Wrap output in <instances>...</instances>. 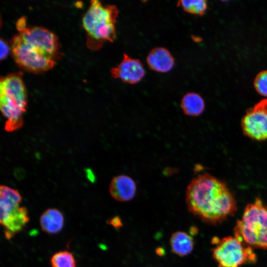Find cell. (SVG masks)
<instances>
[{
	"instance_id": "obj_2",
	"label": "cell",
	"mask_w": 267,
	"mask_h": 267,
	"mask_svg": "<svg viewBox=\"0 0 267 267\" xmlns=\"http://www.w3.org/2000/svg\"><path fill=\"white\" fill-rule=\"evenodd\" d=\"M119 14L115 5L103 4L92 0L84 14L82 22L87 33L88 47L98 50L104 42H113L117 36L116 23Z\"/></svg>"
},
{
	"instance_id": "obj_9",
	"label": "cell",
	"mask_w": 267,
	"mask_h": 267,
	"mask_svg": "<svg viewBox=\"0 0 267 267\" xmlns=\"http://www.w3.org/2000/svg\"><path fill=\"white\" fill-rule=\"evenodd\" d=\"M243 132L256 140L267 139V98L247 111L241 120Z\"/></svg>"
},
{
	"instance_id": "obj_5",
	"label": "cell",
	"mask_w": 267,
	"mask_h": 267,
	"mask_svg": "<svg viewBox=\"0 0 267 267\" xmlns=\"http://www.w3.org/2000/svg\"><path fill=\"white\" fill-rule=\"evenodd\" d=\"M0 195V222L5 237L10 239L23 229L29 221V217L27 209L20 206L22 197L17 190L1 185Z\"/></svg>"
},
{
	"instance_id": "obj_19",
	"label": "cell",
	"mask_w": 267,
	"mask_h": 267,
	"mask_svg": "<svg viewBox=\"0 0 267 267\" xmlns=\"http://www.w3.org/2000/svg\"><path fill=\"white\" fill-rule=\"evenodd\" d=\"M0 60H3L8 55L10 48L7 43L4 40L2 39H0Z\"/></svg>"
},
{
	"instance_id": "obj_1",
	"label": "cell",
	"mask_w": 267,
	"mask_h": 267,
	"mask_svg": "<svg viewBox=\"0 0 267 267\" xmlns=\"http://www.w3.org/2000/svg\"><path fill=\"white\" fill-rule=\"evenodd\" d=\"M185 202L190 212L212 224L232 216L237 209L235 198L226 183L208 173L191 180L186 189Z\"/></svg>"
},
{
	"instance_id": "obj_12",
	"label": "cell",
	"mask_w": 267,
	"mask_h": 267,
	"mask_svg": "<svg viewBox=\"0 0 267 267\" xmlns=\"http://www.w3.org/2000/svg\"><path fill=\"white\" fill-rule=\"evenodd\" d=\"M146 61L149 68L159 73H167L175 65V60L171 52L164 47L152 49L147 54Z\"/></svg>"
},
{
	"instance_id": "obj_23",
	"label": "cell",
	"mask_w": 267,
	"mask_h": 267,
	"mask_svg": "<svg viewBox=\"0 0 267 267\" xmlns=\"http://www.w3.org/2000/svg\"><path fill=\"white\" fill-rule=\"evenodd\" d=\"M219 238L217 237H214L212 240V243L214 244H218L220 242Z\"/></svg>"
},
{
	"instance_id": "obj_11",
	"label": "cell",
	"mask_w": 267,
	"mask_h": 267,
	"mask_svg": "<svg viewBox=\"0 0 267 267\" xmlns=\"http://www.w3.org/2000/svg\"><path fill=\"white\" fill-rule=\"evenodd\" d=\"M136 185L130 177L121 175L114 177L109 186L111 196L116 200L124 202L133 199L135 195Z\"/></svg>"
},
{
	"instance_id": "obj_6",
	"label": "cell",
	"mask_w": 267,
	"mask_h": 267,
	"mask_svg": "<svg viewBox=\"0 0 267 267\" xmlns=\"http://www.w3.org/2000/svg\"><path fill=\"white\" fill-rule=\"evenodd\" d=\"M212 255L218 267H239L247 261L254 263L257 261L252 247L244 248L241 242L232 236L222 238L213 249Z\"/></svg>"
},
{
	"instance_id": "obj_22",
	"label": "cell",
	"mask_w": 267,
	"mask_h": 267,
	"mask_svg": "<svg viewBox=\"0 0 267 267\" xmlns=\"http://www.w3.org/2000/svg\"><path fill=\"white\" fill-rule=\"evenodd\" d=\"M156 253L159 256H163L165 252L164 249L162 248H158L156 250Z\"/></svg>"
},
{
	"instance_id": "obj_10",
	"label": "cell",
	"mask_w": 267,
	"mask_h": 267,
	"mask_svg": "<svg viewBox=\"0 0 267 267\" xmlns=\"http://www.w3.org/2000/svg\"><path fill=\"white\" fill-rule=\"evenodd\" d=\"M110 73L113 78L119 79L131 85L138 83L145 75L144 66L140 60L132 58L126 53H123L120 63L111 69Z\"/></svg>"
},
{
	"instance_id": "obj_4",
	"label": "cell",
	"mask_w": 267,
	"mask_h": 267,
	"mask_svg": "<svg viewBox=\"0 0 267 267\" xmlns=\"http://www.w3.org/2000/svg\"><path fill=\"white\" fill-rule=\"evenodd\" d=\"M234 231L235 237L242 244L267 249V206L260 197L246 206Z\"/></svg>"
},
{
	"instance_id": "obj_7",
	"label": "cell",
	"mask_w": 267,
	"mask_h": 267,
	"mask_svg": "<svg viewBox=\"0 0 267 267\" xmlns=\"http://www.w3.org/2000/svg\"><path fill=\"white\" fill-rule=\"evenodd\" d=\"M11 50L17 64L28 71H46L52 68L55 63V60L24 42L18 34L12 39Z\"/></svg>"
},
{
	"instance_id": "obj_3",
	"label": "cell",
	"mask_w": 267,
	"mask_h": 267,
	"mask_svg": "<svg viewBox=\"0 0 267 267\" xmlns=\"http://www.w3.org/2000/svg\"><path fill=\"white\" fill-rule=\"evenodd\" d=\"M21 75L13 73L0 78V108L6 119L5 130L8 132L17 130L23 124L27 96Z\"/></svg>"
},
{
	"instance_id": "obj_18",
	"label": "cell",
	"mask_w": 267,
	"mask_h": 267,
	"mask_svg": "<svg viewBox=\"0 0 267 267\" xmlns=\"http://www.w3.org/2000/svg\"><path fill=\"white\" fill-rule=\"evenodd\" d=\"M254 84L260 94L267 96V70L263 71L256 76Z\"/></svg>"
},
{
	"instance_id": "obj_16",
	"label": "cell",
	"mask_w": 267,
	"mask_h": 267,
	"mask_svg": "<svg viewBox=\"0 0 267 267\" xmlns=\"http://www.w3.org/2000/svg\"><path fill=\"white\" fill-rule=\"evenodd\" d=\"M177 5L190 14L203 15L207 9V1L205 0H181Z\"/></svg>"
},
{
	"instance_id": "obj_17",
	"label": "cell",
	"mask_w": 267,
	"mask_h": 267,
	"mask_svg": "<svg viewBox=\"0 0 267 267\" xmlns=\"http://www.w3.org/2000/svg\"><path fill=\"white\" fill-rule=\"evenodd\" d=\"M52 267H77L73 254L68 251L55 253L50 259Z\"/></svg>"
},
{
	"instance_id": "obj_21",
	"label": "cell",
	"mask_w": 267,
	"mask_h": 267,
	"mask_svg": "<svg viewBox=\"0 0 267 267\" xmlns=\"http://www.w3.org/2000/svg\"><path fill=\"white\" fill-rule=\"evenodd\" d=\"M190 234L195 235L198 233V229L195 226H191L190 228Z\"/></svg>"
},
{
	"instance_id": "obj_8",
	"label": "cell",
	"mask_w": 267,
	"mask_h": 267,
	"mask_svg": "<svg viewBox=\"0 0 267 267\" xmlns=\"http://www.w3.org/2000/svg\"><path fill=\"white\" fill-rule=\"evenodd\" d=\"M18 35L27 44L39 49L55 60L58 56L59 44L56 35L48 29L40 26L27 27L25 16L16 22Z\"/></svg>"
},
{
	"instance_id": "obj_20",
	"label": "cell",
	"mask_w": 267,
	"mask_h": 267,
	"mask_svg": "<svg viewBox=\"0 0 267 267\" xmlns=\"http://www.w3.org/2000/svg\"><path fill=\"white\" fill-rule=\"evenodd\" d=\"M107 222L116 229H119L123 226L122 220L118 216H116L107 221Z\"/></svg>"
},
{
	"instance_id": "obj_14",
	"label": "cell",
	"mask_w": 267,
	"mask_h": 267,
	"mask_svg": "<svg viewBox=\"0 0 267 267\" xmlns=\"http://www.w3.org/2000/svg\"><path fill=\"white\" fill-rule=\"evenodd\" d=\"M170 243L172 252L179 257L190 254L194 245L191 235L181 231L175 232L172 234Z\"/></svg>"
},
{
	"instance_id": "obj_15",
	"label": "cell",
	"mask_w": 267,
	"mask_h": 267,
	"mask_svg": "<svg viewBox=\"0 0 267 267\" xmlns=\"http://www.w3.org/2000/svg\"><path fill=\"white\" fill-rule=\"evenodd\" d=\"M180 105L184 114L192 117L201 115L205 109L203 98L199 94L193 92H188L182 97Z\"/></svg>"
},
{
	"instance_id": "obj_13",
	"label": "cell",
	"mask_w": 267,
	"mask_h": 267,
	"mask_svg": "<svg viewBox=\"0 0 267 267\" xmlns=\"http://www.w3.org/2000/svg\"><path fill=\"white\" fill-rule=\"evenodd\" d=\"M64 218L62 212L55 208L46 210L41 216L40 223L43 231L49 234L59 232L63 228Z\"/></svg>"
}]
</instances>
